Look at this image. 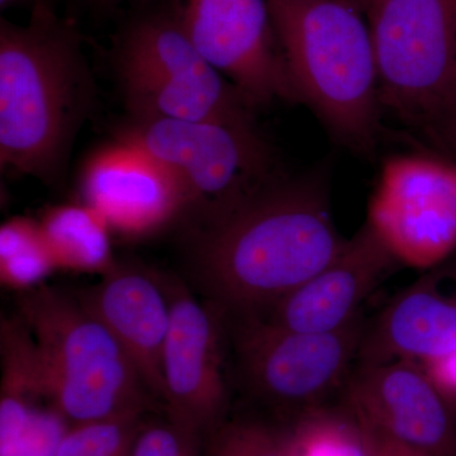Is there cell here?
I'll return each mask as SVG.
<instances>
[{
	"mask_svg": "<svg viewBox=\"0 0 456 456\" xmlns=\"http://www.w3.org/2000/svg\"><path fill=\"white\" fill-rule=\"evenodd\" d=\"M437 389L448 399L456 398V353L419 362Z\"/></svg>",
	"mask_w": 456,
	"mask_h": 456,
	"instance_id": "cb8c5ba5",
	"label": "cell"
},
{
	"mask_svg": "<svg viewBox=\"0 0 456 456\" xmlns=\"http://www.w3.org/2000/svg\"><path fill=\"white\" fill-rule=\"evenodd\" d=\"M90 101L77 27L36 3L27 26L0 20V164L53 182Z\"/></svg>",
	"mask_w": 456,
	"mask_h": 456,
	"instance_id": "7a4b0ae2",
	"label": "cell"
},
{
	"mask_svg": "<svg viewBox=\"0 0 456 456\" xmlns=\"http://www.w3.org/2000/svg\"><path fill=\"white\" fill-rule=\"evenodd\" d=\"M288 430L293 456H368L364 428L341 404L312 410Z\"/></svg>",
	"mask_w": 456,
	"mask_h": 456,
	"instance_id": "ac0fdd59",
	"label": "cell"
},
{
	"mask_svg": "<svg viewBox=\"0 0 456 456\" xmlns=\"http://www.w3.org/2000/svg\"><path fill=\"white\" fill-rule=\"evenodd\" d=\"M454 353L456 302L437 293L424 279L398 294L373 325H367L358 362H425Z\"/></svg>",
	"mask_w": 456,
	"mask_h": 456,
	"instance_id": "2e32d148",
	"label": "cell"
},
{
	"mask_svg": "<svg viewBox=\"0 0 456 456\" xmlns=\"http://www.w3.org/2000/svg\"><path fill=\"white\" fill-rule=\"evenodd\" d=\"M40 227L56 268L103 274L113 265L110 228L86 204L53 207L45 213Z\"/></svg>",
	"mask_w": 456,
	"mask_h": 456,
	"instance_id": "e0dca14e",
	"label": "cell"
},
{
	"mask_svg": "<svg viewBox=\"0 0 456 456\" xmlns=\"http://www.w3.org/2000/svg\"><path fill=\"white\" fill-rule=\"evenodd\" d=\"M116 140L137 147L170 173L188 207L200 203L204 224L224 217L284 175L255 123L131 117Z\"/></svg>",
	"mask_w": 456,
	"mask_h": 456,
	"instance_id": "8992f818",
	"label": "cell"
},
{
	"mask_svg": "<svg viewBox=\"0 0 456 456\" xmlns=\"http://www.w3.org/2000/svg\"><path fill=\"white\" fill-rule=\"evenodd\" d=\"M329 165L284 175L204 224L193 266L211 305L231 317L265 310L329 265L347 240L330 203Z\"/></svg>",
	"mask_w": 456,
	"mask_h": 456,
	"instance_id": "6da1fadb",
	"label": "cell"
},
{
	"mask_svg": "<svg viewBox=\"0 0 456 456\" xmlns=\"http://www.w3.org/2000/svg\"><path fill=\"white\" fill-rule=\"evenodd\" d=\"M340 404L365 430L428 456H456L450 402L419 362H356Z\"/></svg>",
	"mask_w": 456,
	"mask_h": 456,
	"instance_id": "8fae6325",
	"label": "cell"
},
{
	"mask_svg": "<svg viewBox=\"0 0 456 456\" xmlns=\"http://www.w3.org/2000/svg\"><path fill=\"white\" fill-rule=\"evenodd\" d=\"M231 318L242 386L289 424L340 395L358 362L367 330L362 314L322 334H298Z\"/></svg>",
	"mask_w": 456,
	"mask_h": 456,
	"instance_id": "52a82bcc",
	"label": "cell"
},
{
	"mask_svg": "<svg viewBox=\"0 0 456 456\" xmlns=\"http://www.w3.org/2000/svg\"><path fill=\"white\" fill-rule=\"evenodd\" d=\"M165 281L131 264L114 263L79 301L121 344L146 389L163 398V353L170 325Z\"/></svg>",
	"mask_w": 456,
	"mask_h": 456,
	"instance_id": "9a60e30c",
	"label": "cell"
},
{
	"mask_svg": "<svg viewBox=\"0 0 456 456\" xmlns=\"http://www.w3.org/2000/svg\"><path fill=\"white\" fill-rule=\"evenodd\" d=\"M141 424V415H130L71 425L51 456H127Z\"/></svg>",
	"mask_w": 456,
	"mask_h": 456,
	"instance_id": "44dd1931",
	"label": "cell"
},
{
	"mask_svg": "<svg viewBox=\"0 0 456 456\" xmlns=\"http://www.w3.org/2000/svg\"><path fill=\"white\" fill-rule=\"evenodd\" d=\"M297 102L338 143L371 155L383 128L379 71L364 9L350 0H273Z\"/></svg>",
	"mask_w": 456,
	"mask_h": 456,
	"instance_id": "3957f363",
	"label": "cell"
},
{
	"mask_svg": "<svg viewBox=\"0 0 456 456\" xmlns=\"http://www.w3.org/2000/svg\"><path fill=\"white\" fill-rule=\"evenodd\" d=\"M413 132L428 152L456 163V79Z\"/></svg>",
	"mask_w": 456,
	"mask_h": 456,
	"instance_id": "603a6c76",
	"label": "cell"
},
{
	"mask_svg": "<svg viewBox=\"0 0 456 456\" xmlns=\"http://www.w3.org/2000/svg\"><path fill=\"white\" fill-rule=\"evenodd\" d=\"M56 268L40 224L13 218L0 228V277L8 287H32Z\"/></svg>",
	"mask_w": 456,
	"mask_h": 456,
	"instance_id": "d6986e66",
	"label": "cell"
},
{
	"mask_svg": "<svg viewBox=\"0 0 456 456\" xmlns=\"http://www.w3.org/2000/svg\"><path fill=\"white\" fill-rule=\"evenodd\" d=\"M388 2V0H364L365 12L367 14L371 9L378 7V5L383 4V3Z\"/></svg>",
	"mask_w": 456,
	"mask_h": 456,
	"instance_id": "83f0119b",
	"label": "cell"
},
{
	"mask_svg": "<svg viewBox=\"0 0 456 456\" xmlns=\"http://www.w3.org/2000/svg\"><path fill=\"white\" fill-rule=\"evenodd\" d=\"M209 436L203 456H293L288 428L257 419L222 422Z\"/></svg>",
	"mask_w": 456,
	"mask_h": 456,
	"instance_id": "ffe728a7",
	"label": "cell"
},
{
	"mask_svg": "<svg viewBox=\"0 0 456 456\" xmlns=\"http://www.w3.org/2000/svg\"><path fill=\"white\" fill-rule=\"evenodd\" d=\"M200 55L255 110L298 103L269 0H163Z\"/></svg>",
	"mask_w": 456,
	"mask_h": 456,
	"instance_id": "30bf717a",
	"label": "cell"
},
{
	"mask_svg": "<svg viewBox=\"0 0 456 456\" xmlns=\"http://www.w3.org/2000/svg\"><path fill=\"white\" fill-rule=\"evenodd\" d=\"M37 3H40V4L42 5H45V7L55 9L56 0H37Z\"/></svg>",
	"mask_w": 456,
	"mask_h": 456,
	"instance_id": "f1b7e54d",
	"label": "cell"
},
{
	"mask_svg": "<svg viewBox=\"0 0 456 456\" xmlns=\"http://www.w3.org/2000/svg\"><path fill=\"white\" fill-rule=\"evenodd\" d=\"M90 8L99 16H108L117 12V9L122 5L130 4L131 7L134 5L143 4V3L150 2V0H88Z\"/></svg>",
	"mask_w": 456,
	"mask_h": 456,
	"instance_id": "484cf974",
	"label": "cell"
},
{
	"mask_svg": "<svg viewBox=\"0 0 456 456\" xmlns=\"http://www.w3.org/2000/svg\"><path fill=\"white\" fill-rule=\"evenodd\" d=\"M269 2H273V0H269ZM350 2L355 3V4L360 5L365 11L364 0H350ZM367 13V12H365Z\"/></svg>",
	"mask_w": 456,
	"mask_h": 456,
	"instance_id": "f546056e",
	"label": "cell"
},
{
	"mask_svg": "<svg viewBox=\"0 0 456 456\" xmlns=\"http://www.w3.org/2000/svg\"><path fill=\"white\" fill-rule=\"evenodd\" d=\"M398 265L365 222L329 265L265 310L242 318L298 334L336 331L362 314V303Z\"/></svg>",
	"mask_w": 456,
	"mask_h": 456,
	"instance_id": "4fadbf2b",
	"label": "cell"
},
{
	"mask_svg": "<svg viewBox=\"0 0 456 456\" xmlns=\"http://www.w3.org/2000/svg\"><path fill=\"white\" fill-rule=\"evenodd\" d=\"M37 0H0V9L2 11H8V9L20 8V7H35Z\"/></svg>",
	"mask_w": 456,
	"mask_h": 456,
	"instance_id": "4316f807",
	"label": "cell"
},
{
	"mask_svg": "<svg viewBox=\"0 0 456 456\" xmlns=\"http://www.w3.org/2000/svg\"><path fill=\"white\" fill-rule=\"evenodd\" d=\"M367 16L383 110L413 132L456 79V0H388Z\"/></svg>",
	"mask_w": 456,
	"mask_h": 456,
	"instance_id": "ba28073f",
	"label": "cell"
},
{
	"mask_svg": "<svg viewBox=\"0 0 456 456\" xmlns=\"http://www.w3.org/2000/svg\"><path fill=\"white\" fill-rule=\"evenodd\" d=\"M127 456H203L200 435L169 417L165 421L142 422Z\"/></svg>",
	"mask_w": 456,
	"mask_h": 456,
	"instance_id": "7402d4cb",
	"label": "cell"
},
{
	"mask_svg": "<svg viewBox=\"0 0 456 456\" xmlns=\"http://www.w3.org/2000/svg\"><path fill=\"white\" fill-rule=\"evenodd\" d=\"M364 431L368 439V456H428L365 428Z\"/></svg>",
	"mask_w": 456,
	"mask_h": 456,
	"instance_id": "d4e9b609",
	"label": "cell"
},
{
	"mask_svg": "<svg viewBox=\"0 0 456 456\" xmlns=\"http://www.w3.org/2000/svg\"><path fill=\"white\" fill-rule=\"evenodd\" d=\"M80 191L84 204L110 231L134 239L158 232L188 209L174 176L151 156L118 140L90 156Z\"/></svg>",
	"mask_w": 456,
	"mask_h": 456,
	"instance_id": "5bb4252c",
	"label": "cell"
},
{
	"mask_svg": "<svg viewBox=\"0 0 456 456\" xmlns=\"http://www.w3.org/2000/svg\"><path fill=\"white\" fill-rule=\"evenodd\" d=\"M42 395L70 425L141 415L146 387L121 344L79 301L38 288L20 301Z\"/></svg>",
	"mask_w": 456,
	"mask_h": 456,
	"instance_id": "277c9868",
	"label": "cell"
},
{
	"mask_svg": "<svg viewBox=\"0 0 456 456\" xmlns=\"http://www.w3.org/2000/svg\"><path fill=\"white\" fill-rule=\"evenodd\" d=\"M365 222L399 265H439L456 250L455 161L432 152L387 159Z\"/></svg>",
	"mask_w": 456,
	"mask_h": 456,
	"instance_id": "9c48e42d",
	"label": "cell"
},
{
	"mask_svg": "<svg viewBox=\"0 0 456 456\" xmlns=\"http://www.w3.org/2000/svg\"><path fill=\"white\" fill-rule=\"evenodd\" d=\"M132 8L114 42L132 117L255 123L254 108L200 55L163 3Z\"/></svg>",
	"mask_w": 456,
	"mask_h": 456,
	"instance_id": "5b68a950",
	"label": "cell"
},
{
	"mask_svg": "<svg viewBox=\"0 0 456 456\" xmlns=\"http://www.w3.org/2000/svg\"><path fill=\"white\" fill-rule=\"evenodd\" d=\"M170 325L163 353L167 417L202 436L222 424L227 404L222 312L203 305L178 281H165Z\"/></svg>",
	"mask_w": 456,
	"mask_h": 456,
	"instance_id": "7c38bea8",
	"label": "cell"
}]
</instances>
